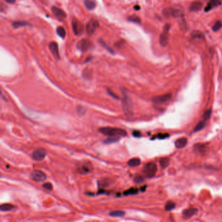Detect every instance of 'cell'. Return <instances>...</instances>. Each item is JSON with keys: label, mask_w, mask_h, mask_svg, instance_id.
I'll return each mask as SVG.
<instances>
[{"label": "cell", "mask_w": 222, "mask_h": 222, "mask_svg": "<svg viewBox=\"0 0 222 222\" xmlns=\"http://www.w3.org/2000/svg\"><path fill=\"white\" fill-rule=\"evenodd\" d=\"M99 131L102 134L108 136H126L127 132L125 130L120 129V128H112V127H103L100 128Z\"/></svg>", "instance_id": "obj_1"}, {"label": "cell", "mask_w": 222, "mask_h": 222, "mask_svg": "<svg viewBox=\"0 0 222 222\" xmlns=\"http://www.w3.org/2000/svg\"><path fill=\"white\" fill-rule=\"evenodd\" d=\"M143 172L148 177H153L157 172V165L154 162H149L144 165Z\"/></svg>", "instance_id": "obj_2"}, {"label": "cell", "mask_w": 222, "mask_h": 222, "mask_svg": "<svg viewBox=\"0 0 222 222\" xmlns=\"http://www.w3.org/2000/svg\"><path fill=\"white\" fill-rule=\"evenodd\" d=\"M123 107L125 115L127 117H131L133 113V104L132 101L127 96H124L123 100Z\"/></svg>", "instance_id": "obj_3"}, {"label": "cell", "mask_w": 222, "mask_h": 222, "mask_svg": "<svg viewBox=\"0 0 222 222\" xmlns=\"http://www.w3.org/2000/svg\"><path fill=\"white\" fill-rule=\"evenodd\" d=\"M170 29V25L168 24H166L164 27V29H163L162 33L160 36V39H159L160 44L163 47L166 46L168 44V34H169Z\"/></svg>", "instance_id": "obj_4"}, {"label": "cell", "mask_w": 222, "mask_h": 222, "mask_svg": "<svg viewBox=\"0 0 222 222\" xmlns=\"http://www.w3.org/2000/svg\"><path fill=\"white\" fill-rule=\"evenodd\" d=\"M46 178V175L40 170H34L31 174V178L36 182H43Z\"/></svg>", "instance_id": "obj_5"}, {"label": "cell", "mask_w": 222, "mask_h": 222, "mask_svg": "<svg viewBox=\"0 0 222 222\" xmlns=\"http://www.w3.org/2000/svg\"><path fill=\"white\" fill-rule=\"evenodd\" d=\"M163 13L166 17H174V18H178L181 17L183 13L180 10L173 9V8H168L166 9L163 11Z\"/></svg>", "instance_id": "obj_6"}, {"label": "cell", "mask_w": 222, "mask_h": 222, "mask_svg": "<svg viewBox=\"0 0 222 222\" xmlns=\"http://www.w3.org/2000/svg\"><path fill=\"white\" fill-rule=\"evenodd\" d=\"M72 28L75 35H80L84 31V27L81 22L79 20L75 19L72 22Z\"/></svg>", "instance_id": "obj_7"}, {"label": "cell", "mask_w": 222, "mask_h": 222, "mask_svg": "<svg viewBox=\"0 0 222 222\" xmlns=\"http://www.w3.org/2000/svg\"><path fill=\"white\" fill-rule=\"evenodd\" d=\"M45 156H46V151L43 149L34 150L33 154H32V157L36 161H41V160L44 159Z\"/></svg>", "instance_id": "obj_8"}, {"label": "cell", "mask_w": 222, "mask_h": 222, "mask_svg": "<svg viewBox=\"0 0 222 222\" xmlns=\"http://www.w3.org/2000/svg\"><path fill=\"white\" fill-rule=\"evenodd\" d=\"M171 98H172V95L170 94V93H168V94L155 97L152 98V100H153L154 103L160 104H164L166 102H168L170 100Z\"/></svg>", "instance_id": "obj_9"}, {"label": "cell", "mask_w": 222, "mask_h": 222, "mask_svg": "<svg viewBox=\"0 0 222 222\" xmlns=\"http://www.w3.org/2000/svg\"><path fill=\"white\" fill-rule=\"evenodd\" d=\"M99 27V23L95 20H91L86 26V31L88 34L92 35L96 31Z\"/></svg>", "instance_id": "obj_10"}, {"label": "cell", "mask_w": 222, "mask_h": 222, "mask_svg": "<svg viewBox=\"0 0 222 222\" xmlns=\"http://www.w3.org/2000/svg\"><path fill=\"white\" fill-rule=\"evenodd\" d=\"M91 45L92 43L89 40L87 39H82L81 41H80L78 43H77V48L81 50L82 52H86L88 50H89L91 48Z\"/></svg>", "instance_id": "obj_11"}, {"label": "cell", "mask_w": 222, "mask_h": 222, "mask_svg": "<svg viewBox=\"0 0 222 222\" xmlns=\"http://www.w3.org/2000/svg\"><path fill=\"white\" fill-rule=\"evenodd\" d=\"M49 48L56 59H59L60 55H59V52H58V46L57 42H50V44H49Z\"/></svg>", "instance_id": "obj_12"}, {"label": "cell", "mask_w": 222, "mask_h": 222, "mask_svg": "<svg viewBox=\"0 0 222 222\" xmlns=\"http://www.w3.org/2000/svg\"><path fill=\"white\" fill-rule=\"evenodd\" d=\"M194 150L196 154L201 155L205 154L207 151V147L204 144L197 143L194 147Z\"/></svg>", "instance_id": "obj_13"}, {"label": "cell", "mask_w": 222, "mask_h": 222, "mask_svg": "<svg viewBox=\"0 0 222 222\" xmlns=\"http://www.w3.org/2000/svg\"><path fill=\"white\" fill-rule=\"evenodd\" d=\"M52 11L53 14L57 18H59V19H63V18H65L66 17V14L65 11H63L62 9L57 7H53L52 8Z\"/></svg>", "instance_id": "obj_14"}, {"label": "cell", "mask_w": 222, "mask_h": 222, "mask_svg": "<svg viewBox=\"0 0 222 222\" xmlns=\"http://www.w3.org/2000/svg\"><path fill=\"white\" fill-rule=\"evenodd\" d=\"M197 212V209L196 208H188V209H186L183 211V216L184 218L188 219L192 218V216L196 215Z\"/></svg>", "instance_id": "obj_15"}, {"label": "cell", "mask_w": 222, "mask_h": 222, "mask_svg": "<svg viewBox=\"0 0 222 222\" xmlns=\"http://www.w3.org/2000/svg\"><path fill=\"white\" fill-rule=\"evenodd\" d=\"M188 143V140L186 138H179L175 141V145L177 149H182Z\"/></svg>", "instance_id": "obj_16"}, {"label": "cell", "mask_w": 222, "mask_h": 222, "mask_svg": "<svg viewBox=\"0 0 222 222\" xmlns=\"http://www.w3.org/2000/svg\"><path fill=\"white\" fill-rule=\"evenodd\" d=\"M203 7V3L199 1H195L190 5V9L192 11H199Z\"/></svg>", "instance_id": "obj_17"}, {"label": "cell", "mask_w": 222, "mask_h": 222, "mask_svg": "<svg viewBox=\"0 0 222 222\" xmlns=\"http://www.w3.org/2000/svg\"><path fill=\"white\" fill-rule=\"evenodd\" d=\"M84 3L87 9L90 10L94 9L96 6V3L92 0H85Z\"/></svg>", "instance_id": "obj_18"}, {"label": "cell", "mask_w": 222, "mask_h": 222, "mask_svg": "<svg viewBox=\"0 0 222 222\" xmlns=\"http://www.w3.org/2000/svg\"><path fill=\"white\" fill-rule=\"evenodd\" d=\"M127 164L131 167H136L140 164V160L138 158H134L129 160Z\"/></svg>", "instance_id": "obj_19"}, {"label": "cell", "mask_w": 222, "mask_h": 222, "mask_svg": "<svg viewBox=\"0 0 222 222\" xmlns=\"http://www.w3.org/2000/svg\"><path fill=\"white\" fill-rule=\"evenodd\" d=\"M125 215V212L124 211L122 210H115V211H112L110 213V216H111L112 217H118V218H121V217H124V216Z\"/></svg>", "instance_id": "obj_20"}, {"label": "cell", "mask_w": 222, "mask_h": 222, "mask_svg": "<svg viewBox=\"0 0 222 222\" xmlns=\"http://www.w3.org/2000/svg\"><path fill=\"white\" fill-rule=\"evenodd\" d=\"M26 26H30V24L27 22H25V21H17V22H14L12 23V26L14 28H19L20 27Z\"/></svg>", "instance_id": "obj_21"}, {"label": "cell", "mask_w": 222, "mask_h": 222, "mask_svg": "<svg viewBox=\"0 0 222 222\" xmlns=\"http://www.w3.org/2000/svg\"><path fill=\"white\" fill-rule=\"evenodd\" d=\"M120 138V137H119V136H111V138L107 139V140L104 141V143L106 144L113 143L116 142V141H119Z\"/></svg>", "instance_id": "obj_22"}, {"label": "cell", "mask_w": 222, "mask_h": 222, "mask_svg": "<svg viewBox=\"0 0 222 222\" xmlns=\"http://www.w3.org/2000/svg\"><path fill=\"white\" fill-rule=\"evenodd\" d=\"M220 3H220V0H211L209 5L207 7V8L205 9V10L207 11V10H208L209 9H210L212 7L218 6V5H220Z\"/></svg>", "instance_id": "obj_23"}, {"label": "cell", "mask_w": 222, "mask_h": 222, "mask_svg": "<svg viewBox=\"0 0 222 222\" xmlns=\"http://www.w3.org/2000/svg\"><path fill=\"white\" fill-rule=\"evenodd\" d=\"M170 164V159L168 158H163L160 160V165L162 168H166Z\"/></svg>", "instance_id": "obj_24"}, {"label": "cell", "mask_w": 222, "mask_h": 222, "mask_svg": "<svg viewBox=\"0 0 222 222\" xmlns=\"http://www.w3.org/2000/svg\"><path fill=\"white\" fill-rule=\"evenodd\" d=\"M57 33L58 36H60L61 38H65L66 37V31L65 28L62 26L58 27L57 29Z\"/></svg>", "instance_id": "obj_25"}, {"label": "cell", "mask_w": 222, "mask_h": 222, "mask_svg": "<svg viewBox=\"0 0 222 222\" xmlns=\"http://www.w3.org/2000/svg\"><path fill=\"white\" fill-rule=\"evenodd\" d=\"M14 208V206L10 204H4L0 206V210L1 211H9L13 209Z\"/></svg>", "instance_id": "obj_26"}, {"label": "cell", "mask_w": 222, "mask_h": 222, "mask_svg": "<svg viewBox=\"0 0 222 222\" xmlns=\"http://www.w3.org/2000/svg\"><path fill=\"white\" fill-rule=\"evenodd\" d=\"M138 192V190L137 188H130L129 189H127V190L125 191L124 194L125 195V196H129V195H135Z\"/></svg>", "instance_id": "obj_27"}, {"label": "cell", "mask_w": 222, "mask_h": 222, "mask_svg": "<svg viewBox=\"0 0 222 222\" xmlns=\"http://www.w3.org/2000/svg\"><path fill=\"white\" fill-rule=\"evenodd\" d=\"M205 126V121H200L198 124L196 125V127L194 128V132H199V131L201 130Z\"/></svg>", "instance_id": "obj_28"}, {"label": "cell", "mask_w": 222, "mask_h": 222, "mask_svg": "<svg viewBox=\"0 0 222 222\" xmlns=\"http://www.w3.org/2000/svg\"><path fill=\"white\" fill-rule=\"evenodd\" d=\"M221 27H222V22H221V21H217V22L214 24V25L212 26V29L213 31L216 32L220 30V29L221 28Z\"/></svg>", "instance_id": "obj_29"}, {"label": "cell", "mask_w": 222, "mask_h": 222, "mask_svg": "<svg viewBox=\"0 0 222 222\" xmlns=\"http://www.w3.org/2000/svg\"><path fill=\"white\" fill-rule=\"evenodd\" d=\"M175 205L174 203H173L172 201H168L165 206V209L167 211H170L173 210V208H175Z\"/></svg>", "instance_id": "obj_30"}, {"label": "cell", "mask_w": 222, "mask_h": 222, "mask_svg": "<svg viewBox=\"0 0 222 222\" xmlns=\"http://www.w3.org/2000/svg\"><path fill=\"white\" fill-rule=\"evenodd\" d=\"M128 20L130 21V22H135L136 24H140L141 23L140 18L138 17H136V16H133V17H129V18H128Z\"/></svg>", "instance_id": "obj_31"}, {"label": "cell", "mask_w": 222, "mask_h": 222, "mask_svg": "<svg viewBox=\"0 0 222 222\" xmlns=\"http://www.w3.org/2000/svg\"><path fill=\"white\" fill-rule=\"evenodd\" d=\"M192 37H194V38H199V39H202L203 37V35L201 31H195L192 33Z\"/></svg>", "instance_id": "obj_32"}, {"label": "cell", "mask_w": 222, "mask_h": 222, "mask_svg": "<svg viewBox=\"0 0 222 222\" xmlns=\"http://www.w3.org/2000/svg\"><path fill=\"white\" fill-rule=\"evenodd\" d=\"M210 115H211V109H208V110L206 111L204 113V114H203V120H204L205 121H207V120L209 119Z\"/></svg>", "instance_id": "obj_33"}, {"label": "cell", "mask_w": 222, "mask_h": 222, "mask_svg": "<svg viewBox=\"0 0 222 222\" xmlns=\"http://www.w3.org/2000/svg\"><path fill=\"white\" fill-rule=\"evenodd\" d=\"M134 181L137 184H140L142 183V182H144V178L142 176L137 175L135 176V178H134Z\"/></svg>", "instance_id": "obj_34"}, {"label": "cell", "mask_w": 222, "mask_h": 222, "mask_svg": "<svg viewBox=\"0 0 222 222\" xmlns=\"http://www.w3.org/2000/svg\"><path fill=\"white\" fill-rule=\"evenodd\" d=\"M79 172L81 173H87L90 172V169L87 167V165H82L79 169Z\"/></svg>", "instance_id": "obj_35"}, {"label": "cell", "mask_w": 222, "mask_h": 222, "mask_svg": "<svg viewBox=\"0 0 222 222\" xmlns=\"http://www.w3.org/2000/svg\"><path fill=\"white\" fill-rule=\"evenodd\" d=\"M111 183L110 180H107V179H105V180H101L100 181V185L102 187H107L109 186V184Z\"/></svg>", "instance_id": "obj_36"}, {"label": "cell", "mask_w": 222, "mask_h": 222, "mask_svg": "<svg viewBox=\"0 0 222 222\" xmlns=\"http://www.w3.org/2000/svg\"><path fill=\"white\" fill-rule=\"evenodd\" d=\"M43 187L44 188L47 189V190H52L53 189V185L49 183H46L43 184Z\"/></svg>", "instance_id": "obj_37"}, {"label": "cell", "mask_w": 222, "mask_h": 222, "mask_svg": "<svg viewBox=\"0 0 222 222\" xmlns=\"http://www.w3.org/2000/svg\"><path fill=\"white\" fill-rule=\"evenodd\" d=\"M100 43H101V44H102L104 47H105V48H107V50L109 51V52H111L112 53H114V51L112 50L111 48H109V47L107 46V44L105 43V42H103L102 41H100Z\"/></svg>", "instance_id": "obj_38"}, {"label": "cell", "mask_w": 222, "mask_h": 222, "mask_svg": "<svg viewBox=\"0 0 222 222\" xmlns=\"http://www.w3.org/2000/svg\"><path fill=\"white\" fill-rule=\"evenodd\" d=\"M157 137L160 139V140H162V139H165L169 137V134H168V133H159V134L157 136Z\"/></svg>", "instance_id": "obj_39"}, {"label": "cell", "mask_w": 222, "mask_h": 222, "mask_svg": "<svg viewBox=\"0 0 222 222\" xmlns=\"http://www.w3.org/2000/svg\"><path fill=\"white\" fill-rule=\"evenodd\" d=\"M133 134L134 136H135V137H137V138L140 137V136H141L140 132H139V131H137V130L134 131L133 133Z\"/></svg>", "instance_id": "obj_40"}, {"label": "cell", "mask_w": 222, "mask_h": 222, "mask_svg": "<svg viewBox=\"0 0 222 222\" xmlns=\"http://www.w3.org/2000/svg\"><path fill=\"white\" fill-rule=\"evenodd\" d=\"M108 93H109V94L112 97H113V98H116V99H119L118 97V96H117V95H115V94H114V93H112V91H111L108 90Z\"/></svg>", "instance_id": "obj_41"}, {"label": "cell", "mask_w": 222, "mask_h": 222, "mask_svg": "<svg viewBox=\"0 0 222 222\" xmlns=\"http://www.w3.org/2000/svg\"><path fill=\"white\" fill-rule=\"evenodd\" d=\"M82 110H85V109L82 108V107H79L78 108V113H80V115L83 114L85 113V111H82Z\"/></svg>", "instance_id": "obj_42"}, {"label": "cell", "mask_w": 222, "mask_h": 222, "mask_svg": "<svg viewBox=\"0 0 222 222\" xmlns=\"http://www.w3.org/2000/svg\"><path fill=\"white\" fill-rule=\"evenodd\" d=\"M5 1H6L7 3H10V4H13L14 3L16 0H5Z\"/></svg>", "instance_id": "obj_43"}, {"label": "cell", "mask_w": 222, "mask_h": 222, "mask_svg": "<svg viewBox=\"0 0 222 222\" xmlns=\"http://www.w3.org/2000/svg\"><path fill=\"white\" fill-rule=\"evenodd\" d=\"M146 188V186H144V187H143V188H141V190H142V192H144V191H145Z\"/></svg>", "instance_id": "obj_44"}, {"label": "cell", "mask_w": 222, "mask_h": 222, "mask_svg": "<svg viewBox=\"0 0 222 222\" xmlns=\"http://www.w3.org/2000/svg\"><path fill=\"white\" fill-rule=\"evenodd\" d=\"M135 9H140V8H139L138 7H135Z\"/></svg>", "instance_id": "obj_45"}]
</instances>
